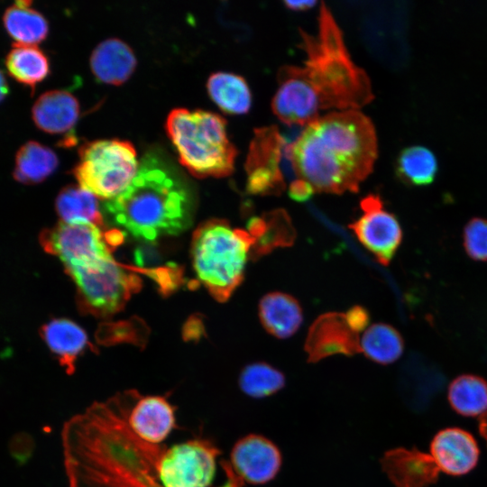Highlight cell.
I'll return each instance as SVG.
<instances>
[{
	"label": "cell",
	"instance_id": "cell-2",
	"mask_svg": "<svg viewBox=\"0 0 487 487\" xmlns=\"http://www.w3.org/2000/svg\"><path fill=\"white\" fill-rule=\"evenodd\" d=\"M302 65H284L271 110L288 125L305 126L326 110H360L373 99L370 78L352 59L343 32L325 3L315 33L299 29Z\"/></svg>",
	"mask_w": 487,
	"mask_h": 487
},
{
	"label": "cell",
	"instance_id": "cell-17",
	"mask_svg": "<svg viewBox=\"0 0 487 487\" xmlns=\"http://www.w3.org/2000/svg\"><path fill=\"white\" fill-rule=\"evenodd\" d=\"M175 408L163 396H142L128 418L132 430L142 440L161 444L176 427Z\"/></svg>",
	"mask_w": 487,
	"mask_h": 487
},
{
	"label": "cell",
	"instance_id": "cell-15",
	"mask_svg": "<svg viewBox=\"0 0 487 487\" xmlns=\"http://www.w3.org/2000/svg\"><path fill=\"white\" fill-rule=\"evenodd\" d=\"M380 463L395 487H428L437 482L441 473L431 455L417 447L390 449Z\"/></svg>",
	"mask_w": 487,
	"mask_h": 487
},
{
	"label": "cell",
	"instance_id": "cell-5",
	"mask_svg": "<svg viewBox=\"0 0 487 487\" xmlns=\"http://www.w3.org/2000/svg\"><path fill=\"white\" fill-rule=\"evenodd\" d=\"M165 127L180 164L192 175L222 178L233 173L238 152L228 138L222 116L200 109L175 108Z\"/></svg>",
	"mask_w": 487,
	"mask_h": 487
},
{
	"label": "cell",
	"instance_id": "cell-27",
	"mask_svg": "<svg viewBox=\"0 0 487 487\" xmlns=\"http://www.w3.org/2000/svg\"><path fill=\"white\" fill-rule=\"evenodd\" d=\"M450 407L464 417H480L487 410V381L476 374L464 373L448 385Z\"/></svg>",
	"mask_w": 487,
	"mask_h": 487
},
{
	"label": "cell",
	"instance_id": "cell-23",
	"mask_svg": "<svg viewBox=\"0 0 487 487\" xmlns=\"http://www.w3.org/2000/svg\"><path fill=\"white\" fill-rule=\"evenodd\" d=\"M31 1H17L4 13L3 23L8 34L16 43L36 45L48 35L46 18L31 7Z\"/></svg>",
	"mask_w": 487,
	"mask_h": 487
},
{
	"label": "cell",
	"instance_id": "cell-3",
	"mask_svg": "<svg viewBox=\"0 0 487 487\" xmlns=\"http://www.w3.org/2000/svg\"><path fill=\"white\" fill-rule=\"evenodd\" d=\"M378 156L373 123L362 111H331L304 126L289 157L295 176L315 191H359Z\"/></svg>",
	"mask_w": 487,
	"mask_h": 487
},
{
	"label": "cell",
	"instance_id": "cell-24",
	"mask_svg": "<svg viewBox=\"0 0 487 487\" xmlns=\"http://www.w3.org/2000/svg\"><path fill=\"white\" fill-rule=\"evenodd\" d=\"M58 165V157L51 148L29 141L16 152L13 176L23 184H37L51 175Z\"/></svg>",
	"mask_w": 487,
	"mask_h": 487
},
{
	"label": "cell",
	"instance_id": "cell-33",
	"mask_svg": "<svg viewBox=\"0 0 487 487\" xmlns=\"http://www.w3.org/2000/svg\"><path fill=\"white\" fill-rule=\"evenodd\" d=\"M312 186L302 179L297 178L292 180L289 187V196L297 202H306L314 194Z\"/></svg>",
	"mask_w": 487,
	"mask_h": 487
},
{
	"label": "cell",
	"instance_id": "cell-16",
	"mask_svg": "<svg viewBox=\"0 0 487 487\" xmlns=\"http://www.w3.org/2000/svg\"><path fill=\"white\" fill-rule=\"evenodd\" d=\"M78 99L65 90H51L41 95L32 106V116L35 125L41 131L68 137L62 145H70L74 138L69 135L73 130L78 116Z\"/></svg>",
	"mask_w": 487,
	"mask_h": 487
},
{
	"label": "cell",
	"instance_id": "cell-36",
	"mask_svg": "<svg viewBox=\"0 0 487 487\" xmlns=\"http://www.w3.org/2000/svg\"><path fill=\"white\" fill-rule=\"evenodd\" d=\"M9 92L8 83L6 78L0 69V102H2Z\"/></svg>",
	"mask_w": 487,
	"mask_h": 487
},
{
	"label": "cell",
	"instance_id": "cell-28",
	"mask_svg": "<svg viewBox=\"0 0 487 487\" xmlns=\"http://www.w3.org/2000/svg\"><path fill=\"white\" fill-rule=\"evenodd\" d=\"M361 353L380 364L396 362L404 350L400 332L389 324L377 323L367 328L360 340Z\"/></svg>",
	"mask_w": 487,
	"mask_h": 487
},
{
	"label": "cell",
	"instance_id": "cell-31",
	"mask_svg": "<svg viewBox=\"0 0 487 487\" xmlns=\"http://www.w3.org/2000/svg\"><path fill=\"white\" fill-rule=\"evenodd\" d=\"M463 245L467 255L480 262H487V219L471 218L464 227Z\"/></svg>",
	"mask_w": 487,
	"mask_h": 487
},
{
	"label": "cell",
	"instance_id": "cell-35",
	"mask_svg": "<svg viewBox=\"0 0 487 487\" xmlns=\"http://www.w3.org/2000/svg\"><path fill=\"white\" fill-rule=\"evenodd\" d=\"M478 430L487 446V410L478 417Z\"/></svg>",
	"mask_w": 487,
	"mask_h": 487
},
{
	"label": "cell",
	"instance_id": "cell-10",
	"mask_svg": "<svg viewBox=\"0 0 487 487\" xmlns=\"http://www.w3.org/2000/svg\"><path fill=\"white\" fill-rule=\"evenodd\" d=\"M291 144L275 125L254 130L244 164L249 194L278 196L284 191L282 161L290 159Z\"/></svg>",
	"mask_w": 487,
	"mask_h": 487
},
{
	"label": "cell",
	"instance_id": "cell-8",
	"mask_svg": "<svg viewBox=\"0 0 487 487\" xmlns=\"http://www.w3.org/2000/svg\"><path fill=\"white\" fill-rule=\"evenodd\" d=\"M113 256L67 273L75 281L81 308L97 317H108L121 310L141 280Z\"/></svg>",
	"mask_w": 487,
	"mask_h": 487
},
{
	"label": "cell",
	"instance_id": "cell-9",
	"mask_svg": "<svg viewBox=\"0 0 487 487\" xmlns=\"http://www.w3.org/2000/svg\"><path fill=\"white\" fill-rule=\"evenodd\" d=\"M93 224L60 222L43 230L40 243L43 249L57 256L66 271L96 263L112 256L124 237L120 231L104 232Z\"/></svg>",
	"mask_w": 487,
	"mask_h": 487
},
{
	"label": "cell",
	"instance_id": "cell-13",
	"mask_svg": "<svg viewBox=\"0 0 487 487\" xmlns=\"http://www.w3.org/2000/svg\"><path fill=\"white\" fill-rule=\"evenodd\" d=\"M230 464L244 482L264 484L279 473L281 455L279 448L266 437L248 435L234 446Z\"/></svg>",
	"mask_w": 487,
	"mask_h": 487
},
{
	"label": "cell",
	"instance_id": "cell-20",
	"mask_svg": "<svg viewBox=\"0 0 487 487\" xmlns=\"http://www.w3.org/2000/svg\"><path fill=\"white\" fill-rule=\"evenodd\" d=\"M258 315L263 328L278 338L294 335L303 321L302 308L292 296L275 291L259 301Z\"/></svg>",
	"mask_w": 487,
	"mask_h": 487
},
{
	"label": "cell",
	"instance_id": "cell-30",
	"mask_svg": "<svg viewBox=\"0 0 487 487\" xmlns=\"http://www.w3.org/2000/svg\"><path fill=\"white\" fill-rule=\"evenodd\" d=\"M241 390L253 398H264L274 394L285 385L284 374L273 366L256 362L246 365L239 377Z\"/></svg>",
	"mask_w": 487,
	"mask_h": 487
},
{
	"label": "cell",
	"instance_id": "cell-6",
	"mask_svg": "<svg viewBox=\"0 0 487 487\" xmlns=\"http://www.w3.org/2000/svg\"><path fill=\"white\" fill-rule=\"evenodd\" d=\"M253 240L226 220L201 224L192 239V262L198 280L218 301H226L242 283Z\"/></svg>",
	"mask_w": 487,
	"mask_h": 487
},
{
	"label": "cell",
	"instance_id": "cell-25",
	"mask_svg": "<svg viewBox=\"0 0 487 487\" xmlns=\"http://www.w3.org/2000/svg\"><path fill=\"white\" fill-rule=\"evenodd\" d=\"M5 68L17 82L34 88L50 74V62L36 45L14 43L7 53Z\"/></svg>",
	"mask_w": 487,
	"mask_h": 487
},
{
	"label": "cell",
	"instance_id": "cell-1",
	"mask_svg": "<svg viewBox=\"0 0 487 487\" xmlns=\"http://www.w3.org/2000/svg\"><path fill=\"white\" fill-rule=\"evenodd\" d=\"M142 397L125 390L90 404L63 426L64 465L69 487H213L220 451L197 438L170 447L140 438L128 418ZM217 487H244L230 463L221 462Z\"/></svg>",
	"mask_w": 487,
	"mask_h": 487
},
{
	"label": "cell",
	"instance_id": "cell-19",
	"mask_svg": "<svg viewBox=\"0 0 487 487\" xmlns=\"http://www.w3.org/2000/svg\"><path fill=\"white\" fill-rule=\"evenodd\" d=\"M137 61L132 49L115 38L100 42L90 57V68L99 81L121 85L134 71Z\"/></svg>",
	"mask_w": 487,
	"mask_h": 487
},
{
	"label": "cell",
	"instance_id": "cell-32",
	"mask_svg": "<svg viewBox=\"0 0 487 487\" xmlns=\"http://www.w3.org/2000/svg\"><path fill=\"white\" fill-rule=\"evenodd\" d=\"M345 317L350 327L357 334L363 332L370 323L369 312L361 306L352 307L345 313Z\"/></svg>",
	"mask_w": 487,
	"mask_h": 487
},
{
	"label": "cell",
	"instance_id": "cell-11",
	"mask_svg": "<svg viewBox=\"0 0 487 487\" xmlns=\"http://www.w3.org/2000/svg\"><path fill=\"white\" fill-rule=\"evenodd\" d=\"M360 207L362 215L348 227L381 264H390L402 241V230L397 217L384 209L377 194L363 198Z\"/></svg>",
	"mask_w": 487,
	"mask_h": 487
},
{
	"label": "cell",
	"instance_id": "cell-4",
	"mask_svg": "<svg viewBox=\"0 0 487 487\" xmlns=\"http://www.w3.org/2000/svg\"><path fill=\"white\" fill-rule=\"evenodd\" d=\"M192 204L191 194L177 173L160 156L148 152L131 184L106 201L104 209L133 236L152 242L186 230L191 224Z\"/></svg>",
	"mask_w": 487,
	"mask_h": 487
},
{
	"label": "cell",
	"instance_id": "cell-14",
	"mask_svg": "<svg viewBox=\"0 0 487 487\" xmlns=\"http://www.w3.org/2000/svg\"><path fill=\"white\" fill-rule=\"evenodd\" d=\"M429 449L440 472L450 476L465 475L479 462L480 449L476 439L460 427H446L437 431Z\"/></svg>",
	"mask_w": 487,
	"mask_h": 487
},
{
	"label": "cell",
	"instance_id": "cell-7",
	"mask_svg": "<svg viewBox=\"0 0 487 487\" xmlns=\"http://www.w3.org/2000/svg\"><path fill=\"white\" fill-rule=\"evenodd\" d=\"M78 154L72 174L81 188L106 201L124 191L139 169L136 151L127 141H93L82 144Z\"/></svg>",
	"mask_w": 487,
	"mask_h": 487
},
{
	"label": "cell",
	"instance_id": "cell-34",
	"mask_svg": "<svg viewBox=\"0 0 487 487\" xmlns=\"http://www.w3.org/2000/svg\"><path fill=\"white\" fill-rule=\"evenodd\" d=\"M283 4L289 10L305 11L312 8L317 4V1H284Z\"/></svg>",
	"mask_w": 487,
	"mask_h": 487
},
{
	"label": "cell",
	"instance_id": "cell-12",
	"mask_svg": "<svg viewBox=\"0 0 487 487\" xmlns=\"http://www.w3.org/2000/svg\"><path fill=\"white\" fill-rule=\"evenodd\" d=\"M308 363L335 354L352 356L361 353L360 339L348 325L345 314L328 312L311 325L305 343Z\"/></svg>",
	"mask_w": 487,
	"mask_h": 487
},
{
	"label": "cell",
	"instance_id": "cell-26",
	"mask_svg": "<svg viewBox=\"0 0 487 487\" xmlns=\"http://www.w3.org/2000/svg\"><path fill=\"white\" fill-rule=\"evenodd\" d=\"M55 208L63 223L93 224L104 228L96 197L80 186L63 188L56 198Z\"/></svg>",
	"mask_w": 487,
	"mask_h": 487
},
{
	"label": "cell",
	"instance_id": "cell-29",
	"mask_svg": "<svg viewBox=\"0 0 487 487\" xmlns=\"http://www.w3.org/2000/svg\"><path fill=\"white\" fill-rule=\"evenodd\" d=\"M437 171V163L431 151L423 146H410L403 149L396 161V174L399 179L410 186L431 184Z\"/></svg>",
	"mask_w": 487,
	"mask_h": 487
},
{
	"label": "cell",
	"instance_id": "cell-21",
	"mask_svg": "<svg viewBox=\"0 0 487 487\" xmlns=\"http://www.w3.org/2000/svg\"><path fill=\"white\" fill-rule=\"evenodd\" d=\"M40 334L66 372L73 373L78 356L88 345L85 331L69 319L55 318L43 325Z\"/></svg>",
	"mask_w": 487,
	"mask_h": 487
},
{
	"label": "cell",
	"instance_id": "cell-18",
	"mask_svg": "<svg viewBox=\"0 0 487 487\" xmlns=\"http://www.w3.org/2000/svg\"><path fill=\"white\" fill-rule=\"evenodd\" d=\"M246 231L253 240L250 252V258L253 261L276 248L292 245L296 239L290 216L281 208L251 217Z\"/></svg>",
	"mask_w": 487,
	"mask_h": 487
},
{
	"label": "cell",
	"instance_id": "cell-22",
	"mask_svg": "<svg viewBox=\"0 0 487 487\" xmlns=\"http://www.w3.org/2000/svg\"><path fill=\"white\" fill-rule=\"evenodd\" d=\"M211 99L225 113L244 115L249 112L253 97L246 80L230 72H216L207 80Z\"/></svg>",
	"mask_w": 487,
	"mask_h": 487
}]
</instances>
